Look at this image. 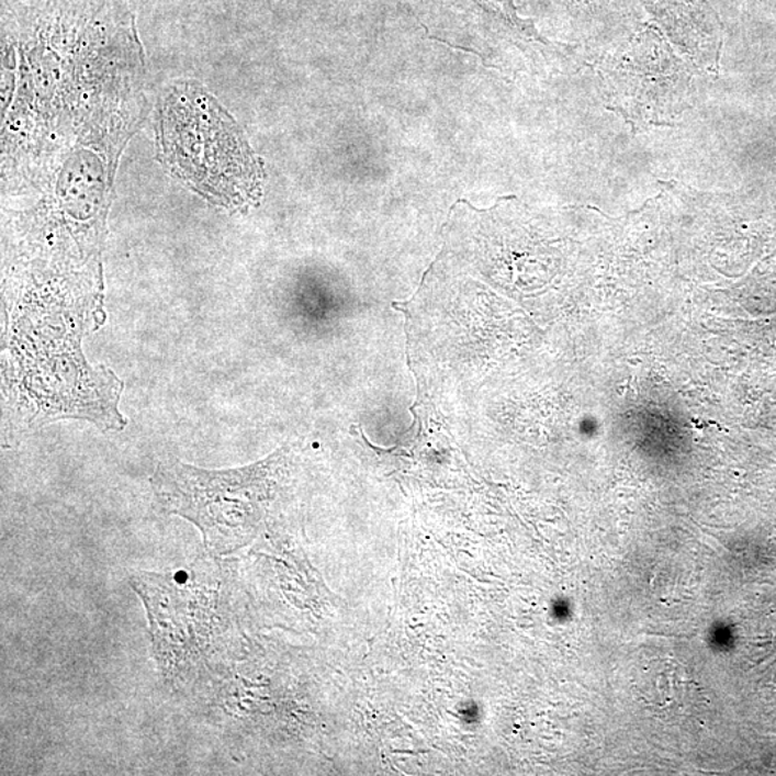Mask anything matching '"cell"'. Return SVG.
Returning <instances> with one entry per match:
<instances>
[{
  "label": "cell",
  "mask_w": 776,
  "mask_h": 776,
  "mask_svg": "<svg viewBox=\"0 0 776 776\" xmlns=\"http://www.w3.org/2000/svg\"><path fill=\"white\" fill-rule=\"evenodd\" d=\"M608 106L634 130L667 125L691 105V74L657 34L640 36L598 64Z\"/></svg>",
  "instance_id": "6da1fadb"
},
{
  "label": "cell",
  "mask_w": 776,
  "mask_h": 776,
  "mask_svg": "<svg viewBox=\"0 0 776 776\" xmlns=\"http://www.w3.org/2000/svg\"><path fill=\"white\" fill-rule=\"evenodd\" d=\"M211 102L198 100L170 109L166 119V148L193 183L226 199L245 200L260 188L262 169L232 120Z\"/></svg>",
  "instance_id": "7a4b0ae2"
},
{
  "label": "cell",
  "mask_w": 776,
  "mask_h": 776,
  "mask_svg": "<svg viewBox=\"0 0 776 776\" xmlns=\"http://www.w3.org/2000/svg\"><path fill=\"white\" fill-rule=\"evenodd\" d=\"M644 2L682 57L708 72L718 67L722 35L717 13L706 0Z\"/></svg>",
  "instance_id": "3957f363"
},
{
  "label": "cell",
  "mask_w": 776,
  "mask_h": 776,
  "mask_svg": "<svg viewBox=\"0 0 776 776\" xmlns=\"http://www.w3.org/2000/svg\"><path fill=\"white\" fill-rule=\"evenodd\" d=\"M473 2L481 7L487 15H491L492 20L498 22L506 34L513 36L514 40L551 46L550 42L541 38V35L538 34L532 21L520 20L514 0H473Z\"/></svg>",
  "instance_id": "277c9868"
}]
</instances>
